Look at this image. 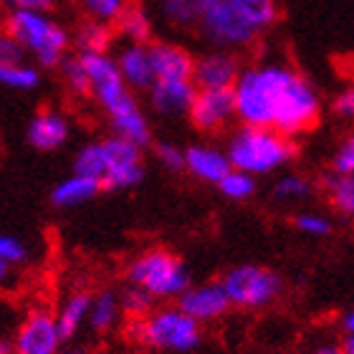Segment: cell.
I'll use <instances>...</instances> for the list:
<instances>
[{
  "label": "cell",
  "instance_id": "6da1fadb",
  "mask_svg": "<svg viewBox=\"0 0 354 354\" xmlns=\"http://www.w3.org/2000/svg\"><path fill=\"white\" fill-rule=\"evenodd\" d=\"M236 119L245 127H268L283 137H299L317 127L322 96L317 86L286 64H253L233 84Z\"/></svg>",
  "mask_w": 354,
  "mask_h": 354
},
{
  "label": "cell",
  "instance_id": "7a4b0ae2",
  "mask_svg": "<svg viewBox=\"0 0 354 354\" xmlns=\"http://www.w3.org/2000/svg\"><path fill=\"white\" fill-rule=\"evenodd\" d=\"M279 0H198L200 33L218 48H248L279 23Z\"/></svg>",
  "mask_w": 354,
  "mask_h": 354
},
{
  "label": "cell",
  "instance_id": "3957f363",
  "mask_svg": "<svg viewBox=\"0 0 354 354\" xmlns=\"http://www.w3.org/2000/svg\"><path fill=\"white\" fill-rule=\"evenodd\" d=\"M74 167L79 175L94 177L102 187H109V190L134 187L145 177L142 147L122 137H106V140L84 145L76 155Z\"/></svg>",
  "mask_w": 354,
  "mask_h": 354
},
{
  "label": "cell",
  "instance_id": "277c9868",
  "mask_svg": "<svg viewBox=\"0 0 354 354\" xmlns=\"http://www.w3.org/2000/svg\"><path fill=\"white\" fill-rule=\"evenodd\" d=\"M225 157L233 170L248 172L251 177L271 175L294 160L296 145L291 137H283L276 129L243 124L230 137Z\"/></svg>",
  "mask_w": 354,
  "mask_h": 354
},
{
  "label": "cell",
  "instance_id": "5b68a950",
  "mask_svg": "<svg viewBox=\"0 0 354 354\" xmlns=\"http://www.w3.org/2000/svg\"><path fill=\"white\" fill-rule=\"evenodd\" d=\"M6 30L21 44L23 53H30L46 68L59 66L71 48V36L48 10H10Z\"/></svg>",
  "mask_w": 354,
  "mask_h": 354
},
{
  "label": "cell",
  "instance_id": "8992f818",
  "mask_svg": "<svg viewBox=\"0 0 354 354\" xmlns=\"http://www.w3.org/2000/svg\"><path fill=\"white\" fill-rule=\"evenodd\" d=\"M129 334L142 347L155 349V352L187 354L200 347L203 324L187 317L180 306H162V309H152L142 319H132Z\"/></svg>",
  "mask_w": 354,
  "mask_h": 354
},
{
  "label": "cell",
  "instance_id": "52a82bcc",
  "mask_svg": "<svg viewBox=\"0 0 354 354\" xmlns=\"http://www.w3.org/2000/svg\"><path fill=\"white\" fill-rule=\"evenodd\" d=\"M127 279L152 299H177L190 286L187 266L167 248H149L137 256L127 268Z\"/></svg>",
  "mask_w": 354,
  "mask_h": 354
},
{
  "label": "cell",
  "instance_id": "ba28073f",
  "mask_svg": "<svg viewBox=\"0 0 354 354\" xmlns=\"http://www.w3.org/2000/svg\"><path fill=\"white\" fill-rule=\"evenodd\" d=\"M221 286L228 296L230 306L256 311L279 299L281 291H283V279L266 266L243 263L233 266L221 279Z\"/></svg>",
  "mask_w": 354,
  "mask_h": 354
},
{
  "label": "cell",
  "instance_id": "9c48e42d",
  "mask_svg": "<svg viewBox=\"0 0 354 354\" xmlns=\"http://www.w3.org/2000/svg\"><path fill=\"white\" fill-rule=\"evenodd\" d=\"M64 337L56 324V314L46 309L30 311L23 319L10 344V354H59Z\"/></svg>",
  "mask_w": 354,
  "mask_h": 354
},
{
  "label": "cell",
  "instance_id": "30bf717a",
  "mask_svg": "<svg viewBox=\"0 0 354 354\" xmlns=\"http://www.w3.org/2000/svg\"><path fill=\"white\" fill-rule=\"evenodd\" d=\"M102 109L109 119L111 129H114V137H122V140L132 142L137 147H147L149 140H152V129H149V122L142 111L140 102L134 99L129 88L111 96L109 102H104Z\"/></svg>",
  "mask_w": 354,
  "mask_h": 354
},
{
  "label": "cell",
  "instance_id": "8fae6325",
  "mask_svg": "<svg viewBox=\"0 0 354 354\" xmlns=\"http://www.w3.org/2000/svg\"><path fill=\"white\" fill-rule=\"evenodd\" d=\"M192 127L205 134L223 132L236 119V104L230 88H198L187 109Z\"/></svg>",
  "mask_w": 354,
  "mask_h": 354
},
{
  "label": "cell",
  "instance_id": "7c38bea8",
  "mask_svg": "<svg viewBox=\"0 0 354 354\" xmlns=\"http://www.w3.org/2000/svg\"><path fill=\"white\" fill-rule=\"evenodd\" d=\"M177 306H180L190 319H195L198 324L218 322V319L225 317L230 309L228 296H225V291H223L221 281L187 286L183 294L177 296Z\"/></svg>",
  "mask_w": 354,
  "mask_h": 354
},
{
  "label": "cell",
  "instance_id": "4fadbf2b",
  "mask_svg": "<svg viewBox=\"0 0 354 354\" xmlns=\"http://www.w3.org/2000/svg\"><path fill=\"white\" fill-rule=\"evenodd\" d=\"M241 64L233 51L218 48L192 61V84L198 88H233Z\"/></svg>",
  "mask_w": 354,
  "mask_h": 354
},
{
  "label": "cell",
  "instance_id": "5bb4252c",
  "mask_svg": "<svg viewBox=\"0 0 354 354\" xmlns=\"http://www.w3.org/2000/svg\"><path fill=\"white\" fill-rule=\"evenodd\" d=\"M149 91V104L162 117H183L190 109L198 86L192 79H155Z\"/></svg>",
  "mask_w": 354,
  "mask_h": 354
},
{
  "label": "cell",
  "instance_id": "9a60e30c",
  "mask_svg": "<svg viewBox=\"0 0 354 354\" xmlns=\"http://www.w3.org/2000/svg\"><path fill=\"white\" fill-rule=\"evenodd\" d=\"M185 170L198 177L200 183L218 185L233 167L225 157V149L213 145H192L185 149Z\"/></svg>",
  "mask_w": 354,
  "mask_h": 354
},
{
  "label": "cell",
  "instance_id": "2e32d148",
  "mask_svg": "<svg viewBox=\"0 0 354 354\" xmlns=\"http://www.w3.org/2000/svg\"><path fill=\"white\" fill-rule=\"evenodd\" d=\"M114 64H117V71L122 76V82L127 84L129 91H147L155 82L152 76V64H149V53L147 46L142 44H124L119 48V53L114 56Z\"/></svg>",
  "mask_w": 354,
  "mask_h": 354
},
{
  "label": "cell",
  "instance_id": "e0dca14e",
  "mask_svg": "<svg viewBox=\"0 0 354 354\" xmlns=\"http://www.w3.org/2000/svg\"><path fill=\"white\" fill-rule=\"evenodd\" d=\"M152 76L155 79H192V53L177 44H160L147 46Z\"/></svg>",
  "mask_w": 354,
  "mask_h": 354
},
{
  "label": "cell",
  "instance_id": "ac0fdd59",
  "mask_svg": "<svg viewBox=\"0 0 354 354\" xmlns=\"http://www.w3.org/2000/svg\"><path fill=\"white\" fill-rule=\"evenodd\" d=\"M68 134V119L56 109H41L28 124V142L41 152H53L61 145H66Z\"/></svg>",
  "mask_w": 354,
  "mask_h": 354
},
{
  "label": "cell",
  "instance_id": "d6986e66",
  "mask_svg": "<svg viewBox=\"0 0 354 354\" xmlns=\"http://www.w3.org/2000/svg\"><path fill=\"white\" fill-rule=\"evenodd\" d=\"M111 28H114V33H119V36L124 38L127 44L147 46L149 38H152V30H155V23H152V15L147 13V8L132 0V3L114 18Z\"/></svg>",
  "mask_w": 354,
  "mask_h": 354
},
{
  "label": "cell",
  "instance_id": "ffe728a7",
  "mask_svg": "<svg viewBox=\"0 0 354 354\" xmlns=\"http://www.w3.org/2000/svg\"><path fill=\"white\" fill-rule=\"evenodd\" d=\"M114 28L111 23L102 21H86L76 28V33L71 36V46L76 48V56H86V53H109L111 44H114Z\"/></svg>",
  "mask_w": 354,
  "mask_h": 354
},
{
  "label": "cell",
  "instance_id": "44dd1931",
  "mask_svg": "<svg viewBox=\"0 0 354 354\" xmlns=\"http://www.w3.org/2000/svg\"><path fill=\"white\" fill-rule=\"evenodd\" d=\"M99 190H102V185L96 183L94 177L74 172L71 177L61 180V183L53 187L51 203L56 207H76V205H84V203H88V200L94 198Z\"/></svg>",
  "mask_w": 354,
  "mask_h": 354
},
{
  "label": "cell",
  "instance_id": "7402d4cb",
  "mask_svg": "<svg viewBox=\"0 0 354 354\" xmlns=\"http://www.w3.org/2000/svg\"><path fill=\"white\" fill-rule=\"evenodd\" d=\"M88 304H91V294L88 291H74V294L66 296V301L61 304L59 314H56V324H59V332L64 337V342L76 337L79 329L86 324Z\"/></svg>",
  "mask_w": 354,
  "mask_h": 354
},
{
  "label": "cell",
  "instance_id": "603a6c76",
  "mask_svg": "<svg viewBox=\"0 0 354 354\" xmlns=\"http://www.w3.org/2000/svg\"><path fill=\"white\" fill-rule=\"evenodd\" d=\"M119 317H122V306H119V296L114 291H99L96 296H91L86 322L94 332L104 334L114 329Z\"/></svg>",
  "mask_w": 354,
  "mask_h": 354
},
{
  "label": "cell",
  "instance_id": "cb8c5ba5",
  "mask_svg": "<svg viewBox=\"0 0 354 354\" xmlns=\"http://www.w3.org/2000/svg\"><path fill=\"white\" fill-rule=\"evenodd\" d=\"M0 84L15 91H33L41 84V71L26 61L0 64Z\"/></svg>",
  "mask_w": 354,
  "mask_h": 354
},
{
  "label": "cell",
  "instance_id": "d4e9b609",
  "mask_svg": "<svg viewBox=\"0 0 354 354\" xmlns=\"http://www.w3.org/2000/svg\"><path fill=\"white\" fill-rule=\"evenodd\" d=\"M155 6L175 28H192L198 23V0H155Z\"/></svg>",
  "mask_w": 354,
  "mask_h": 354
},
{
  "label": "cell",
  "instance_id": "484cf974",
  "mask_svg": "<svg viewBox=\"0 0 354 354\" xmlns=\"http://www.w3.org/2000/svg\"><path fill=\"white\" fill-rule=\"evenodd\" d=\"M324 190L329 195V203L334 205V210L342 215L354 213V180L347 175H332L324 177Z\"/></svg>",
  "mask_w": 354,
  "mask_h": 354
},
{
  "label": "cell",
  "instance_id": "4316f807",
  "mask_svg": "<svg viewBox=\"0 0 354 354\" xmlns=\"http://www.w3.org/2000/svg\"><path fill=\"white\" fill-rule=\"evenodd\" d=\"M218 187H221V192L228 200L243 203V200L253 198V192H256V177H251L248 172H241V170H230L218 183Z\"/></svg>",
  "mask_w": 354,
  "mask_h": 354
},
{
  "label": "cell",
  "instance_id": "83f0119b",
  "mask_svg": "<svg viewBox=\"0 0 354 354\" xmlns=\"http://www.w3.org/2000/svg\"><path fill=\"white\" fill-rule=\"evenodd\" d=\"M311 183L301 175H283L279 183L273 185V198L281 203H299L311 195Z\"/></svg>",
  "mask_w": 354,
  "mask_h": 354
},
{
  "label": "cell",
  "instance_id": "f1b7e54d",
  "mask_svg": "<svg viewBox=\"0 0 354 354\" xmlns=\"http://www.w3.org/2000/svg\"><path fill=\"white\" fill-rule=\"evenodd\" d=\"M61 68V79L66 84V88L74 96H88V79L86 71L82 66V59L79 56H66V59L59 64Z\"/></svg>",
  "mask_w": 354,
  "mask_h": 354
},
{
  "label": "cell",
  "instance_id": "f546056e",
  "mask_svg": "<svg viewBox=\"0 0 354 354\" xmlns=\"http://www.w3.org/2000/svg\"><path fill=\"white\" fill-rule=\"evenodd\" d=\"M132 0H79V8H82L86 18L91 21H102V23H114L122 10L129 6Z\"/></svg>",
  "mask_w": 354,
  "mask_h": 354
},
{
  "label": "cell",
  "instance_id": "4dcf8cb0",
  "mask_svg": "<svg viewBox=\"0 0 354 354\" xmlns=\"http://www.w3.org/2000/svg\"><path fill=\"white\" fill-rule=\"evenodd\" d=\"M152 304H155V299H152L147 291L132 286V283H129V288H124L122 296H119V306H122V311H124L129 319H142L145 314H149V311H152Z\"/></svg>",
  "mask_w": 354,
  "mask_h": 354
},
{
  "label": "cell",
  "instance_id": "1f68e13d",
  "mask_svg": "<svg viewBox=\"0 0 354 354\" xmlns=\"http://www.w3.org/2000/svg\"><path fill=\"white\" fill-rule=\"evenodd\" d=\"M296 228L311 238H324L332 233V221L322 213H299L296 215Z\"/></svg>",
  "mask_w": 354,
  "mask_h": 354
},
{
  "label": "cell",
  "instance_id": "d6a6232c",
  "mask_svg": "<svg viewBox=\"0 0 354 354\" xmlns=\"http://www.w3.org/2000/svg\"><path fill=\"white\" fill-rule=\"evenodd\" d=\"M26 259H28V248L15 236L0 233V261L8 266H15V263H23Z\"/></svg>",
  "mask_w": 354,
  "mask_h": 354
},
{
  "label": "cell",
  "instance_id": "836d02e7",
  "mask_svg": "<svg viewBox=\"0 0 354 354\" xmlns=\"http://www.w3.org/2000/svg\"><path fill=\"white\" fill-rule=\"evenodd\" d=\"M332 170L337 172V175L352 177V172H354V140H352V137H349V140H344L339 147L334 149Z\"/></svg>",
  "mask_w": 354,
  "mask_h": 354
},
{
  "label": "cell",
  "instance_id": "e575fe53",
  "mask_svg": "<svg viewBox=\"0 0 354 354\" xmlns=\"http://www.w3.org/2000/svg\"><path fill=\"white\" fill-rule=\"evenodd\" d=\"M157 160H160V165L162 167H167V170L177 172V170H185V149H180L177 145H172V142H160L155 149Z\"/></svg>",
  "mask_w": 354,
  "mask_h": 354
},
{
  "label": "cell",
  "instance_id": "d590c367",
  "mask_svg": "<svg viewBox=\"0 0 354 354\" xmlns=\"http://www.w3.org/2000/svg\"><path fill=\"white\" fill-rule=\"evenodd\" d=\"M23 48L6 28L0 30V64H13V61H23Z\"/></svg>",
  "mask_w": 354,
  "mask_h": 354
},
{
  "label": "cell",
  "instance_id": "8d00e7d4",
  "mask_svg": "<svg viewBox=\"0 0 354 354\" xmlns=\"http://www.w3.org/2000/svg\"><path fill=\"white\" fill-rule=\"evenodd\" d=\"M334 111L344 119H352L354 117V88L347 86L342 88L339 94L334 96Z\"/></svg>",
  "mask_w": 354,
  "mask_h": 354
},
{
  "label": "cell",
  "instance_id": "74e56055",
  "mask_svg": "<svg viewBox=\"0 0 354 354\" xmlns=\"http://www.w3.org/2000/svg\"><path fill=\"white\" fill-rule=\"evenodd\" d=\"M10 10H51L53 0H0Z\"/></svg>",
  "mask_w": 354,
  "mask_h": 354
},
{
  "label": "cell",
  "instance_id": "f35d334b",
  "mask_svg": "<svg viewBox=\"0 0 354 354\" xmlns=\"http://www.w3.org/2000/svg\"><path fill=\"white\" fill-rule=\"evenodd\" d=\"M339 326H342V337H352V332H354V314H352V309L344 311V314L339 317Z\"/></svg>",
  "mask_w": 354,
  "mask_h": 354
},
{
  "label": "cell",
  "instance_id": "ab89813d",
  "mask_svg": "<svg viewBox=\"0 0 354 354\" xmlns=\"http://www.w3.org/2000/svg\"><path fill=\"white\" fill-rule=\"evenodd\" d=\"M314 354H344V349H342V344H332V342H324V344H319V347L314 349Z\"/></svg>",
  "mask_w": 354,
  "mask_h": 354
},
{
  "label": "cell",
  "instance_id": "60d3db41",
  "mask_svg": "<svg viewBox=\"0 0 354 354\" xmlns=\"http://www.w3.org/2000/svg\"><path fill=\"white\" fill-rule=\"evenodd\" d=\"M8 273H10V266H8V263H3V261H0V286H3V283H6Z\"/></svg>",
  "mask_w": 354,
  "mask_h": 354
},
{
  "label": "cell",
  "instance_id": "b9f144b4",
  "mask_svg": "<svg viewBox=\"0 0 354 354\" xmlns=\"http://www.w3.org/2000/svg\"><path fill=\"white\" fill-rule=\"evenodd\" d=\"M59 354H91V352H86V349H61Z\"/></svg>",
  "mask_w": 354,
  "mask_h": 354
},
{
  "label": "cell",
  "instance_id": "7bdbcfd3",
  "mask_svg": "<svg viewBox=\"0 0 354 354\" xmlns=\"http://www.w3.org/2000/svg\"><path fill=\"white\" fill-rule=\"evenodd\" d=\"M6 352H10V347H8V344H0V354H6Z\"/></svg>",
  "mask_w": 354,
  "mask_h": 354
},
{
  "label": "cell",
  "instance_id": "ee69618b",
  "mask_svg": "<svg viewBox=\"0 0 354 354\" xmlns=\"http://www.w3.org/2000/svg\"><path fill=\"white\" fill-rule=\"evenodd\" d=\"M6 354H10V352H6Z\"/></svg>",
  "mask_w": 354,
  "mask_h": 354
}]
</instances>
